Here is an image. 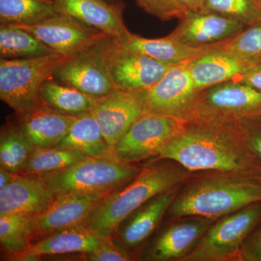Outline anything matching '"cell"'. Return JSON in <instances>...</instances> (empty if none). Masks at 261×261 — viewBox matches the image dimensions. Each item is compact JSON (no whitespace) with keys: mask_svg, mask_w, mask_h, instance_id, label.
<instances>
[{"mask_svg":"<svg viewBox=\"0 0 261 261\" xmlns=\"http://www.w3.org/2000/svg\"><path fill=\"white\" fill-rule=\"evenodd\" d=\"M156 159L172 160L191 173L211 171L261 177V162L247 148L237 121H187Z\"/></svg>","mask_w":261,"mask_h":261,"instance_id":"6da1fadb","label":"cell"},{"mask_svg":"<svg viewBox=\"0 0 261 261\" xmlns=\"http://www.w3.org/2000/svg\"><path fill=\"white\" fill-rule=\"evenodd\" d=\"M191 172L169 159H157L147 165L126 186L101 199L84 226L99 236L113 237L122 223L156 196L180 187Z\"/></svg>","mask_w":261,"mask_h":261,"instance_id":"7a4b0ae2","label":"cell"},{"mask_svg":"<svg viewBox=\"0 0 261 261\" xmlns=\"http://www.w3.org/2000/svg\"><path fill=\"white\" fill-rule=\"evenodd\" d=\"M259 178L231 173H214L189 181L167 211L170 219H218L261 202Z\"/></svg>","mask_w":261,"mask_h":261,"instance_id":"3957f363","label":"cell"},{"mask_svg":"<svg viewBox=\"0 0 261 261\" xmlns=\"http://www.w3.org/2000/svg\"><path fill=\"white\" fill-rule=\"evenodd\" d=\"M140 171L135 165L117 159L88 158L65 169L39 177L58 197L77 193H109L129 183Z\"/></svg>","mask_w":261,"mask_h":261,"instance_id":"277c9868","label":"cell"},{"mask_svg":"<svg viewBox=\"0 0 261 261\" xmlns=\"http://www.w3.org/2000/svg\"><path fill=\"white\" fill-rule=\"evenodd\" d=\"M69 57L54 53L37 58L0 60V99L17 115L42 106L41 87Z\"/></svg>","mask_w":261,"mask_h":261,"instance_id":"5b68a950","label":"cell"},{"mask_svg":"<svg viewBox=\"0 0 261 261\" xmlns=\"http://www.w3.org/2000/svg\"><path fill=\"white\" fill-rule=\"evenodd\" d=\"M260 222L261 202L222 216L182 261H238L244 241Z\"/></svg>","mask_w":261,"mask_h":261,"instance_id":"8992f818","label":"cell"},{"mask_svg":"<svg viewBox=\"0 0 261 261\" xmlns=\"http://www.w3.org/2000/svg\"><path fill=\"white\" fill-rule=\"evenodd\" d=\"M261 117V92L243 82L229 81L200 91L189 121H239Z\"/></svg>","mask_w":261,"mask_h":261,"instance_id":"52a82bcc","label":"cell"},{"mask_svg":"<svg viewBox=\"0 0 261 261\" xmlns=\"http://www.w3.org/2000/svg\"><path fill=\"white\" fill-rule=\"evenodd\" d=\"M187 122L161 115H142L113 145V155L130 164L157 158L163 147L183 130Z\"/></svg>","mask_w":261,"mask_h":261,"instance_id":"ba28073f","label":"cell"},{"mask_svg":"<svg viewBox=\"0 0 261 261\" xmlns=\"http://www.w3.org/2000/svg\"><path fill=\"white\" fill-rule=\"evenodd\" d=\"M106 53L110 74L116 89H149L174 66L127 49L111 37L106 39Z\"/></svg>","mask_w":261,"mask_h":261,"instance_id":"9c48e42d","label":"cell"},{"mask_svg":"<svg viewBox=\"0 0 261 261\" xmlns=\"http://www.w3.org/2000/svg\"><path fill=\"white\" fill-rule=\"evenodd\" d=\"M107 37L69 57L58 66L53 78L94 97H102L116 89L106 61Z\"/></svg>","mask_w":261,"mask_h":261,"instance_id":"30bf717a","label":"cell"},{"mask_svg":"<svg viewBox=\"0 0 261 261\" xmlns=\"http://www.w3.org/2000/svg\"><path fill=\"white\" fill-rule=\"evenodd\" d=\"M198 92L189 63L174 65L149 89L143 115H161L188 121Z\"/></svg>","mask_w":261,"mask_h":261,"instance_id":"8fae6325","label":"cell"},{"mask_svg":"<svg viewBox=\"0 0 261 261\" xmlns=\"http://www.w3.org/2000/svg\"><path fill=\"white\" fill-rule=\"evenodd\" d=\"M35 36L54 51L72 56L109 37L69 15L57 14L34 25H17Z\"/></svg>","mask_w":261,"mask_h":261,"instance_id":"7c38bea8","label":"cell"},{"mask_svg":"<svg viewBox=\"0 0 261 261\" xmlns=\"http://www.w3.org/2000/svg\"><path fill=\"white\" fill-rule=\"evenodd\" d=\"M148 91L115 89L99 98L90 111L111 149L143 115Z\"/></svg>","mask_w":261,"mask_h":261,"instance_id":"4fadbf2b","label":"cell"},{"mask_svg":"<svg viewBox=\"0 0 261 261\" xmlns=\"http://www.w3.org/2000/svg\"><path fill=\"white\" fill-rule=\"evenodd\" d=\"M58 14L69 15L102 31L119 43L132 32L123 19L124 3L111 0H50Z\"/></svg>","mask_w":261,"mask_h":261,"instance_id":"5bb4252c","label":"cell"},{"mask_svg":"<svg viewBox=\"0 0 261 261\" xmlns=\"http://www.w3.org/2000/svg\"><path fill=\"white\" fill-rule=\"evenodd\" d=\"M107 194L97 192L58 196L47 210L33 216L34 241L58 230L84 224Z\"/></svg>","mask_w":261,"mask_h":261,"instance_id":"9a60e30c","label":"cell"},{"mask_svg":"<svg viewBox=\"0 0 261 261\" xmlns=\"http://www.w3.org/2000/svg\"><path fill=\"white\" fill-rule=\"evenodd\" d=\"M216 220L197 216L178 219L154 240L146 253V260H183Z\"/></svg>","mask_w":261,"mask_h":261,"instance_id":"2e32d148","label":"cell"},{"mask_svg":"<svg viewBox=\"0 0 261 261\" xmlns=\"http://www.w3.org/2000/svg\"><path fill=\"white\" fill-rule=\"evenodd\" d=\"M247 27L215 13L187 12L168 35L190 47H206L233 37Z\"/></svg>","mask_w":261,"mask_h":261,"instance_id":"e0dca14e","label":"cell"},{"mask_svg":"<svg viewBox=\"0 0 261 261\" xmlns=\"http://www.w3.org/2000/svg\"><path fill=\"white\" fill-rule=\"evenodd\" d=\"M103 239L83 224L71 226L38 239L27 250L8 260L34 261L44 256L92 253Z\"/></svg>","mask_w":261,"mask_h":261,"instance_id":"ac0fdd59","label":"cell"},{"mask_svg":"<svg viewBox=\"0 0 261 261\" xmlns=\"http://www.w3.org/2000/svg\"><path fill=\"white\" fill-rule=\"evenodd\" d=\"M216 44L211 50L189 63L190 73L198 92L211 86L234 81L261 58L238 56L218 49Z\"/></svg>","mask_w":261,"mask_h":261,"instance_id":"d6986e66","label":"cell"},{"mask_svg":"<svg viewBox=\"0 0 261 261\" xmlns=\"http://www.w3.org/2000/svg\"><path fill=\"white\" fill-rule=\"evenodd\" d=\"M77 116L43 104L24 114H15L13 123L34 148H49L64 138Z\"/></svg>","mask_w":261,"mask_h":261,"instance_id":"ffe728a7","label":"cell"},{"mask_svg":"<svg viewBox=\"0 0 261 261\" xmlns=\"http://www.w3.org/2000/svg\"><path fill=\"white\" fill-rule=\"evenodd\" d=\"M56 198L39 176L17 174L0 189V215L36 216L47 210Z\"/></svg>","mask_w":261,"mask_h":261,"instance_id":"44dd1931","label":"cell"},{"mask_svg":"<svg viewBox=\"0 0 261 261\" xmlns=\"http://www.w3.org/2000/svg\"><path fill=\"white\" fill-rule=\"evenodd\" d=\"M178 189L179 187L156 196L130 215L132 219L118 234L122 246L137 247L154 232L179 191Z\"/></svg>","mask_w":261,"mask_h":261,"instance_id":"7402d4cb","label":"cell"},{"mask_svg":"<svg viewBox=\"0 0 261 261\" xmlns=\"http://www.w3.org/2000/svg\"><path fill=\"white\" fill-rule=\"evenodd\" d=\"M120 44L127 49L138 51L162 63L173 65L190 63L211 50L214 45L193 47L182 44L169 35L159 39H147L132 33Z\"/></svg>","mask_w":261,"mask_h":261,"instance_id":"603a6c76","label":"cell"},{"mask_svg":"<svg viewBox=\"0 0 261 261\" xmlns=\"http://www.w3.org/2000/svg\"><path fill=\"white\" fill-rule=\"evenodd\" d=\"M56 147L78 149L93 159H116L90 112L77 116L67 135Z\"/></svg>","mask_w":261,"mask_h":261,"instance_id":"cb8c5ba5","label":"cell"},{"mask_svg":"<svg viewBox=\"0 0 261 261\" xmlns=\"http://www.w3.org/2000/svg\"><path fill=\"white\" fill-rule=\"evenodd\" d=\"M99 98L61 83L53 77L46 81L40 89V99L44 106L73 116L90 112Z\"/></svg>","mask_w":261,"mask_h":261,"instance_id":"d4e9b609","label":"cell"},{"mask_svg":"<svg viewBox=\"0 0 261 261\" xmlns=\"http://www.w3.org/2000/svg\"><path fill=\"white\" fill-rule=\"evenodd\" d=\"M56 53L30 32L12 24L0 25V58L25 59Z\"/></svg>","mask_w":261,"mask_h":261,"instance_id":"484cf974","label":"cell"},{"mask_svg":"<svg viewBox=\"0 0 261 261\" xmlns=\"http://www.w3.org/2000/svg\"><path fill=\"white\" fill-rule=\"evenodd\" d=\"M88 158L75 149L58 147L37 148L33 151L20 174L42 176L65 169Z\"/></svg>","mask_w":261,"mask_h":261,"instance_id":"4316f807","label":"cell"},{"mask_svg":"<svg viewBox=\"0 0 261 261\" xmlns=\"http://www.w3.org/2000/svg\"><path fill=\"white\" fill-rule=\"evenodd\" d=\"M32 217L23 214L0 215V244L8 260L27 250L34 241Z\"/></svg>","mask_w":261,"mask_h":261,"instance_id":"83f0119b","label":"cell"},{"mask_svg":"<svg viewBox=\"0 0 261 261\" xmlns=\"http://www.w3.org/2000/svg\"><path fill=\"white\" fill-rule=\"evenodd\" d=\"M35 148L13 122L2 126L0 135V165L15 174H20Z\"/></svg>","mask_w":261,"mask_h":261,"instance_id":"f1b7e54d","label":"cell"},{"mask_svg":"<svg viewBox=\"0 0 261 261\" xmlns=\"http://www.w3.org/2000/svg\"><path fill=\"white\" fill-rule=\"evenodd\" d=\"M57 14L50 0H0V23L34 25Z\"/></svg>","mask_w":261,"mask_h":261,"instance_id":"f546056e","label":"cell"},{"mask_svg":"<svg viewBox=\"0 0 261 261\" xmlns=\"http://www.w3.org/2000/svg\"><path fill=\"white\" fill-rule=\"evenodd\" d=\"M200 12L215 13L245 25L261 20L258 0H205Z\"/></svg>","mask_w":261,"mask_h":261,"instance_id":"4dcf8cb0","label":"cell"},{"mask_svg":"<svg viewBox=\"0 0 261 261\" xmlns=\"http://www.w3.org/2000/svg\"><path fill=\"white\" fill-rule=\"evenodd\" d=\"M221 50L247 58L261 57V20L247 25L233 37L216 44Z\"/></svg>","mask_w":261,"mask_h":261,"instance_id":"1f68e13d","label":"cell"},{"mask_svg":"<svg viewBox=\"0 0 261 261\" xmlns=\"http://www.w3.org/2000/svg\"><path fill=\"white\" fill-rule=\"evenodd\" d=\"M140 8L162 21L181 18L187 12L177 0H135Z\"/></svg>","mask_w":261,"mask_h":261,"instance_id":"d6a6232c","label":"cell"},{"mask_svg":"<svg viewBox=\"0 0 261 261\" xmlns=\"http://www.w3.org/2000/svg\"><path fill=\"white\" fill-rule=\"evenodd\" d=\"M78 260L87 261L132 260L128 252L113 243V237H106L97 250L89 254H80Z\"/></svg>","mask_w":261,"mask_h":261,"instance_id":"836d02e7","label":"cell"},{"mask_svg":"<svg viewBox=\"0 0 261 261\" xmlns=\"http://www.w3.org/2000/svg\"><path fill=\"white\" fill-rule=\"evenodd\" d=\"M237 122L247 148L261 162V117Z\"/></svg>","mask_w":261,"mask_h":261,"instance_id":"e575fe53","label":"cell"},{"mask_svg":"<svg viewBox=\"0 0 261 261\" xmlns=\"http://www.w3.org/2000/svg\"><path fill=\"white\" fill-rule=\"evenodd\" d=\"M238 261H261V222L245 239Z\"/></svg>","mask_w":261,"mask_h":261,"instance_id":"d590c367","label":"cell"},{"mask_svg":"<svg viewBox=\"0 0 261 261\" xmlns=\"http://www.w3.org/2000/svg\"><path fill=\"white\" fill-rule=\"evenodd\" d=\"M234 81L248 84L261 92V58Z\"/></svg>","mask_w":261,"mask_h":261,"instance_id":"8d00e7d4","label":"cell"},{"mask_svg":"<svg viewBox=\"0 0 261 261\" xmlns=\"http://www.w3.org/2000/svg\"><path fill=\"white\" fill-rule=\"evenodd\" d=\"M186 12H200L203 8L205 0H177Z\"/></svg>","mask_w":261,"mask_h":261,"instance_id":"74e56055","label":"cell"},{"mask_svg":"<svg viewBox=\"0 0 261 261\" xmlns=\"http://www.w3.org/2000/svg\"><path fill=\"white\" fill-rule=\"evenodd\" d=\"M16 175L0 166V189H3V187L9 185L10 182L14 179Z\"/></svg>","mask_w":261,"mask_h":261,"instance_id":"f35d334b","label":"cell"},{"mask_svg":"<svg viewBox=\"0 0 261 261\" xmlns=\"http://www.w3.org/2000/svg\"><path fill=\"white\" fill-rule=\"evenodd\" d=\"M258 179H259V181H260L261 183V177L259 178Z\"/></svg>","mask_w":261,"mask_h":261,"instance_id":"ab89813d","label":"cell"},{"mask_svg":"<svg viewBox=\"0 0 261 261\" xmlns=\"http://www.w3.org/2000/svg\"><path fill=\"white\" fill-rule=\"evenodd\" d=\"M258 1H259V3H260V5H261V0H258Z\"/></svg>","mask_w":261,"mask_h":261,"instance_id":"60d3db41","label":"cell"},{"mask_svg":"<svg viewBox=\"0 0 261 261\" xmlns=\"http://www.w3.org/2000/svg\"><path fill=\"white\" fill-rule=\"evenodd\" d=\"M116 1H121V0H116Z\"/></svg>","mask_w":261,"mask_h":261,"instance_id":"b9f144b4","label":"cell"},{"mask_svg":"<svg viewBox=\"0 0 261 261\" xmlns=\"http://www.w3.org/2000/svg\"><path fill=\"white\" fill-rule=\"evenodd\" d=\"M111 1H116V0H111Z\"/></svg>","mask_w":261,"mask_h":261,"instance_id":"7bdbcfd3","label":"cell"}]
</instances>
